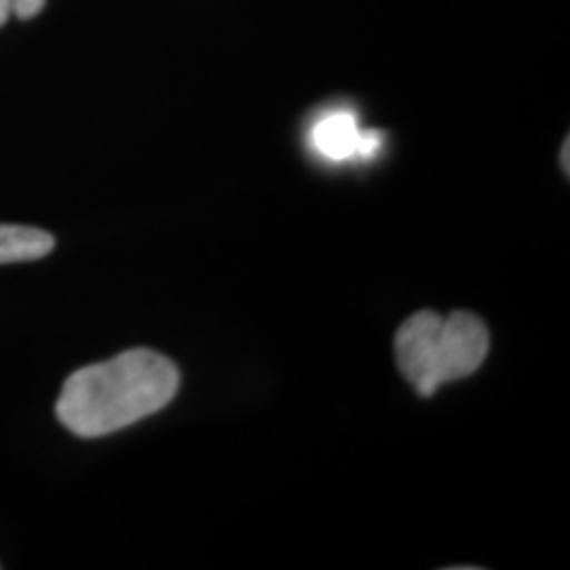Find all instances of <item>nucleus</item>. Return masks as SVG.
Listing matches in <instances>:
<instances>
[{"instance_id":"nucleus-5","label":"nucleus","mask_w":570,"mask_h":570,"mask_svg":"<svg viewBox=\"0 0 570 570\" xmlns=\"http://www.w3.org/2000/svg\"><path fill=\"white\" fill-rule=\"evenodd\" d=\"M47 0H11V13L20 20H32L45 9Z\"/></svg>"},{"instance_id":"nucleus-2","label":"nucleus","mask_w":570,"mask_h":570,"mask_svg":"<svg viewBox=\"0 0 570 570\" xmlns=\"http://www.w3.org/2000/svg\"><path fill=\"white\" fill-rule=\"evenodd\" d=\"M489 346V330L473 313L454 311L442 317L428 308L414 313L397 330L395 360L419 395L431 397L442 385L478 372Z\"/></svg>"},{"instance_id":"nucleus-3","label":"nucleus","mask_w":570,"mask_h":570,"mask_svg":"<svg viewBox=\"0 0 570 570\" xmlns=\"http://www.w3.org/2000/svg\"><path fill=\"white\" fill-rule=\"evenodd\" d=\"M308 146L313 153L332 164L372 159L383 146V134L374 129H362L353 110L336 108L327 110L311 125Z\"/></svg>"},{"instance_id":"nucleus-1","label":"nucleus","mask_w":570,"mask_h":570,"mask_svg":"<svg viewBox=\"0 0 570 570\" xmlns=\"http://www.w3.org/2000/svg\"><path fill=\"white\" fill-rule=\"evenodd\" d=\"M180 385L178 367L150 348H134L77 370L61 387L56 414L79 438H102L167 406Z\"/></svg>"},{"instance_id":"nucleus-4","label":"nucleus","mask_w":570,"mask_h":570,"mask_svg":"<svg viewBox=\"0 0 570 570\" xmlns=\"http://www.w3.org/2000/svg\"><path fill=\"white\" fill-rule=\"evenodd\" d=\"M56 239L35 226L0 225V265L39 261L53 252Z\"/></svg>"},{"instance_id":"nucleus-7","label":"nucleus","mask_w":570,"mask_h":570,"mask_svg":"<svg viewBox=\"0 0 570 570\" xmlns=\"http://www.w3.org/2000/svg\"><path fill=\"white\" fill-rule=\"evenodd\" d=\"M562 157H564V171L569 174V140L564 142V155Z\"/></svg>"},{"instance_id":"nucleus-6","label":"nucleus","mask_w":570,"mask_h":570,"mask_svg":"<svg viewBox=\"0 0 570 570\" xmlns=\"http://www.w3.org/2000/svg\"><path fill=\"white\" fill-rule=\"evenodd\" d=\"M11 18V0H0V26Z\"/></svg>"}]
</instances>
